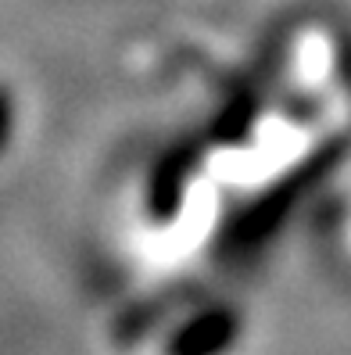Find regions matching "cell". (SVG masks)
<instances>
[{
  "instance_id": "cell-1",
  "label": "cell",
  "mask_w": 351,
  "mask_h": 355,
  "mask_svg": "<svg viewBox=\"0 0 351 355\" xmlns=\"http://www.w3.org/2000/svg\"><path fill=\"white\" fill-rule=\"evenodd\" d=\"M344 151H348V140L334 137L308 162L294 165V173H287L283 180H276L269 187V191H262L258 201L240 208V212L230 219V226H226V234L219 237V255L222 259H247L251 252H258L262 244H269L283 230L287 216L298 208L301 194L334 169V165L344 158Z\"/></svg>"
},
{
  "instance_id": "cell-4",
  "label": "cell",
  "mask_w": 351,
  "mask_h": 355,
  "mask_svg": "<svg viewBox=\"0 0 351 355\" xmlns=\"http://www.w3.org/2000/svg\"><path fill=\"white\" fill-rule=\"evenodd\" d=\"M255 122H258V97L251 90H240L222 104L208 137H212V144H222V148H240L255 133Z\"/></svg>"
},
{
  "instance_id": "cell-2",
  "label": "cell",
  "mask_w": 351,
  "mask_h": 355,
  "mask_svg": "<svg viewBox=\"0 0 351 355\" xmlns=\"http://www.w3.org/2000/svg\"><path fill=\"white\" fill-rule=\"evenodd\" d=\"M244 320L233 305H204L190 312L161 345V355H230L240 341Z\"/></svg>"
},
{
  "instance_id": "cell-3",
  "label": "cell",
  "mask_w": 351,
  "mask_h": 355,
  "mask_svg": "<svg viewBox=\"0 0 351 355\" xmlns=\"http://www.w3.org/2000/svg\"><path fill=\"white\" fill-rule=\"evenodd\" d=\"M194 173H197V148L190 140L172 144V148L154 162V169L147 176V187H143V212H147L151 223L165 226V223H172L179 216Z\"/></svg>"
},
{
  "instance_id": "cell-5",
  "label": "cell",
  "mask_w": 351,
  "mask_h": 355,
  "mask_svg": "<svg viewBox=\"0 0 351 355\" xmlns=\"http://www.w3.org/2000/svg\"><path fill=\"white\" fill-rule=\"evenodd\" d=\"M11 137H15V97L0 83V155L11 148Z\"/></svg>"
}]
</instances>
